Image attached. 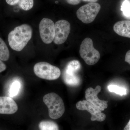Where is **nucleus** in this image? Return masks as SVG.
<instances>
[{"label":"nucleus","instance_id":"1","mask_svg":"<svg viewBox=\"0 0 130 130\" xmlns=\"http://www.w3.org/2000/svg\"><path fill=\"white\" fill-rule=\"evenodd\" d=\"M32 33V28L27 24L17 26L8 34L9 46L13 50L21 51L31 39Z\"/></svg>","mask_w":130,"mask_h":130},{"label":"nucleus","instance_id":"2","mask_svg":"<svg viewBox=\"0 0 130 130\" xmlns=\"http://www.w3.org/2000/svg\"><path fill=\"white\" fill-rule=\"evenodd\" d=\"M43 101L47 107L48 115L53 119H57L63 116L65 106L62 98L55 93H48L43 97Z\"/></svg>","mask_w":130,"mask_h":130},{"label":"nucleus","instance_id":"3","mask_svg":"<svg viewBox=\"0 0 130 130\" xmlns=\"http://www.w3.org/2000/svg\"><path fill=\"white\" fill-rule=\"evenodd\" d=\"M81 58L87 64L94 65L100 60V52L94 48L93 41L90 38H86L81 43L79 48Z\"/></svg>","mask_w":130,"mask_h":130},{"label":"nucleus","instance_id":"4","mask_svg":"<svg viewBox=\"0 0 130 130\" xmlns=\"http://www.w3.org/2000/svg\"><path fill=\"white\" fill-rule=\"evenodd\" d=\"M34 72L38 77L48 80L57 79L61 74L59 68L46 62L36 63L34 67Z\"/></svg>","mask_w":130,"mask_h":130},{"label":"nucleus","instance_id":"5","mask_svg":"<svg viewBox=\"0 0 130 130\" xmlns=\"http://www.w3.org/2000/svg\"><path fill=\"white\" fill-rule=\"evenodd\" d=\"M101 8V5L99 3H89L78 9L77 17L84 23H91L95 19Z\"/></svg>","mask_w":130,"mask_h":130},{"label":"nucleus","instance_id":"6","mask_svg":"<svg viewBox=\"0 0 130 130\" xmlns=\"http://www.w3.org/2000/svg\"><path fill=\"white\" fill-rule=\"evenodd\" d=\"M41 39L45 44H50L53 41L55 35V24L53 20L44 18L39 24Z\"/></svg>","mask_w":130,"mask_h":130},{"label":"nucleus","instance_id":"7","mask_svg":"<svg viewBox=\"0 0 130 130\" xmlns=\"http://www.w3.org/2000/svg\"><path fill=\"white\" fill-rule=\"evenodd\" d=\"M55 35L53 40L56 44H63L67 40L71 31L70 23L64 20L57 21L55 24Z\"/></svg>","mask_w":130,"mask_h":130},{"label":"nucleus","instance_id":"8","mask_svg":"<svg viewBox=\"0 0 130 130\" xmlns=\"http://www.w3.org/2000/svg\"><path fill=\"white\" fill-rule=\"evenodd\" d=\"M76 107L78 110L86 111L91 115V120L102 122L106 118V115L99 108L95 106L86 100L78 102L76 104Z\"/></svg>","mask_w":130,"mask_h":130},{"label":"nucleus","instance_id":"9","mask_svg":"<svg viewBox=\"0 0 130 130\" xmlns=\"http://www.w3.org/2000/svg\"><path fill=\"white\" fill-rule=\"evenodd\" d=\"M101 90V87L100 85H97L95 89L89 88L85 91V97L86 101L102 111L107 108L108 101L100 100L98 97V95Z\"/></svg>","mask_w":130,"mask_h":130},{"label":"nucleus","instance_id":"10","mask_svg":"<svg viewBox=\"0 0 130 130\" xmlns=\"http://www.w3.org/2000/svg\"><path fill=\"white\" fill-rule=\"evenodd\" d=\"M77 68L66 66L63 73V79L66 84L68 86H78L81 83V79L76 74L79 71Z\"/></svg>","mask_w":130,"mask_h":130},{"label":"nucleus","instance_id":"11","mask_svg":"<svg viewBox=\"0 0 130 130\" xmlns=\"http://www.w3.org/2000/svg\"><path fill=\"white\" fill-rule=\"evenodd\" d=\"M18 108L17 103L11 98L0 96V114H13L18 111Z\"/></svg>","mask_w":130,"mask_h":130},{"label":"nucleus","instance_id":"12","mask_svg":"<svg viewBox=\"0 0 130 130\" xmlns=\"http://www.w3.org/2000/svg\"><path fill=\"white\" fill-rule=\"evenodd\" d=\"M115 32L123 37L130 38V20H122L115 24L113 27Z\"/></svg>","mask_w":130,"mask_h":130},{"label":"nucleus","instance_id":"13","mask_svg":"<svg viewBox=\"0 0 130 130\" xmlns=\"http://www.w3.org/2000/svg\"><path fill=\"white\" fill-rule=\"evenodd\" d=\"M10 6L18 5L21 9L24 11L30 10L34 6V0H6Z\"/></svg>","mask_w":130,"mask_h":130},{"label":"nucleus","instance_id":"14","mask_svg":"<svg viewBox=\"0 0 130 130\" xmlns=\"http://www.w3.org/2000/svg\"><path fill=\"white\" fill-rule=\"evenodd\" d=\"M9 50L6 44L0 37V59L6 61L9 59Z\"/></svg>","mask_w":130,"mask_h":130},{"label":"nucleus","instance_id":"15","mask_svg":"<svg viewBox=\"0 0 130 130\" xmlns=\"http://www.w3.org/2000/svg\"><path fill=\"white\" fill-rule=\"evenodd\" d=\"M39 127L40 130H59L56 123L48 120L41 121L39 124Z\"/></svg>","mask_w":130,"mask_h":130},{"label":"nucleus","instance_id":"16","mask_svg":"<svg viewBox=\"0 0 130 130\" xmlns=\"http://www.w3.org/2000/svg\"><path fill=\"white\" fill-rule=\"evenodd\" d=\"M107 89L110 92L115 93L120 96L125 95L127 94V91L125 88L115 85H109L107 86Z\"/></svg>","mask_w":130,"mask_h":130},{"label":"nucleus","instance_id":"17","mask_svg":"<svg viewBox=\"0 0 130 130\" xmlns=\"http://www.w3.org/2000/svg\"><path fill=\"white\" fill-rule=\"evenodd\" d=\"M21 88V84L19 81L16 80L13 82L9 90V96L11 98L16 96L18 94Z\"/></svg>","mask_w":130,"mask_h":130},{"label":"nucleus","instance_id":"18","mask_svg":"<svg viewBox=\"0 0 130 130\" xmlns=\"http://www.w3.org/2000/svg\"><path fill=\"white\" fill-rule=\"evenodd\" d=\"M121 10L124 16L130 18V2L129 0H125L122 3Z\"/></svg>","mask_w":130,"mask_h":130},{"label":"nucleus","instance_id":"19","mask_svg":"<svg viewBox=\"0 0 130 130\" xmlns=\"http://www.w3.org/2000/svg\"><path fill=\"white\" fill-rule=\"evenodd\" d=\"M66 1L68 4L73 5H78L81 2V0H66Z\"/></svg>","mask_w":130,"mask_h":130},{"label":"nucleus","instance_id":"20","mask_svg":"<svg viewBox=\"0 0 130 130\" xmlns=\"http://www.w3.org/2000/svg\"><path fill=\"white\" fill-rule=\"evenodd\" d=\"M6 69V66L5 63L2 62V60L0 59V73L4 71Z\"/></svg>","mask_w":130,"mask_h":130},{"label":"nucleus","instance_id":"21","mask_svg":"<svg viewBox=\"0 0 130 130\" xmlns=\"http://www.w3.org/2000/svg\"><path fill=\"white\" fill-rule=\"evenodd\" d=\"M125 61L130 65V50L127 51L126 54Z\"/></svg>","mask_w":130,"mask_h":130},{"label":"nucleus","instance_id":"22","mask_svg":"<svg viewBox=\"0 0 130 130\" xmlns=\"http://www.w3.org/2000/svg\"><path fill=\"white\" fill-rule=\"evenodd\" d=\"M124 130H130V119L127 124L124 128Z\"/></svg>","mask_w":130,"mask_h":130},{"label":"nucleus","instance_id":"23","mask_svg":"<svg viewBox=\"0 0 130 130\" xmlns=\"http://www.w3.org/2000/svg\"><path fill=\"white\" fill-rule=\"evenodd\" d=\"M83 1L85 2H90V3H95L98 0H83Z\"/></svg>","mask_w":130,"mask_h":130}]
</instances>
